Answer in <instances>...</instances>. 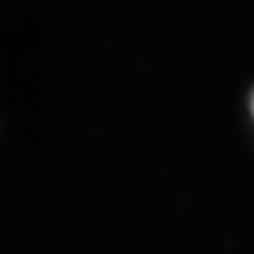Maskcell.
I'll use <instances>...</instances> for the list:
<instances>
[{"instance_id": "obj_1", "label": "cell", "mask_w": 254, "mask_h": 254, "mask_svg": "<svg viewBox=\"0 0 254 254\" xmlns=\"http://www.w3.org/2000/svg\"><path fill=\"white\" fill-rule=\"evenodd\" d=\"M252 118H254V94H252Z\"/></svg>"}]
</instances>
